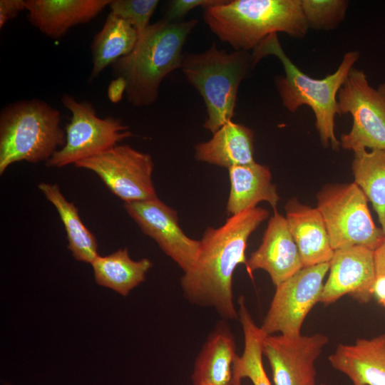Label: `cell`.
Wrapping results in <instances>:
<instances>
[{
	"label": "cell",
	"mask_w": 385,
	"mask_h": 385,
	"mask_svg": "<svg viewBox=\"0 0 385 385\" xmlns=\"http://www.w3.org/2000/svg\"><path fill=\"white\" fill-rule=\"evenodd\" d=\"M268 216L267 210L256 207L230 216L218 227L207 228L194 265L180 279L183 295L190 303L212 307L223 319H238L232 292L234 271L238 265H246L247 240Z\"/></svg>",
	"instance_id": "1"
},
{
	"label": "cell",
	"mask_w": 385,
	"mask_h": 385,
	"mask_svg": "<svg viewBox=\"0 0 385 385\" xmlns=\"http://www.w3.org/2000/svg\"><path fill=\"white\" fill-rule=\"evenodd\" d=\"M197 24V19L171 22L163 18L138 36L130 53L112 64L115 78L126 82L125 96L133 106L156 101L163 79L181 68L183 46Z\"/></svg>",
	"instance_id": "2"
},
{
	"label": "cell",
	"mask_w": 385,
	"mask_h": 385,
	"mask_svg": "<svg viewBox=\"0 0 385 385\" xmlns=\"http://www.w3.org/2000/svg\"><path fill=\"white\" fill-rule=\"evenodd\" d=\"M203 19L220 40L247 52L272 34L302 38L309 29L301 0H223L204 8Z\"/></svg>",
	"instance_id": "3"
},
{
	"label": "cell",
	"mask_w": 385,
	"mask_h": 385,
	"mask_svg": "<svg viewBox=\"0 0 385 385\" xmlns=\"http://www.w3.org/2000/svg\"><path fill=\"white\" fill-rule=\"evenodd\" d=\"M268 55H274L281 61L284 76L277 78L276 85L283 106L290 112L307 105L313 111L316 128L324 146L338 149L340 142L334 133V118L339 114L337 94L359 56L358 51L344 54L337 71L322 79L313 78L301 70L284 52L277 38L272 34L253 49L251 59L253 67Z\"/></svg>",
	"instance_id": "4"
},
{
	"label": "cell",
	"mask_w": 385,
	"mask_h": 385,
	"mask_svg": "<svg viewBox=\"0 0 385 385\" xmlns=\"http://www.w3.org/2000/svg\"><path fill=\"white\" fill-rule=\"evenodd\" d=\"M60 112L34 98L4 106L0 113V175L19 161L47 162L66 143Z\"/></svg>",
	"instance_id": "5"
},
{
	"label": "cell",
	"mask_w": 385,
	"mask_h": 385,
	"mask_svg": "<svg viewBox=\"0 0 385 385\" xmlns=\"http://www.w3.org/2000/svg\"><path fill=\"white\" fill-rule=\"evenodd\" d=\"M252 68L247 51L228 53L215 42L204 52L184 53L180 69L204 101L205 129L214 133L232 120L240 85Z\"/></svg>",
	"instance_id": "6"
},
{
	"label": "cell",
	"mask_w": 385,
	"mask_h": 385,
	"mask_svg": "<svg viewBox=\"0 0 385 385\" xmlns=\"http://www.w3.org/2000/svg\"><path fill=\"white\" fill-rule=\"evenodd\" d=\"M317 199L334 250L359 246L375 251L385 240L373 221L367 197L355 183L325 185Z\"/></svg>",
	"instance_id": "7"
},
{
	"label": "cell",
	"mask_w": 385,
	"mask_h": 385,
	"mask_svg": "<svg viewBox=\"0 0 385 385\" xmlns=\"http://www.w3.org/2000/svg\"><path fill=\"white\" fill-rule=\"evenodd\" d=\"M61 102L71 113L65 128L66 143L46 162L48 167L62 168L102 153L133 135L118 118H99L91 103L79 102L64 94Z\"/></svg>",
	"instance_id": "8"
},
{
	"label": "cell",
	"mask_w": 385,
	"mask_h": 385,
	"mask_svg": "<svg viewBox=\"0 0 385 385\" xmlns=\"http://www.w3.org/2000/svg\"><path fill=\"white\" fill-rule=\"evenodd\" d=\"M339 115L350 113V131L342 134L340 145L354 152L385 150V82L371 86L363 71L352 68L337 94Z\"/></svg>",
	"instance_id": "9"
},
{
	"label": "cell",
	"mask_w": 385,
	"mask_h": 385,
	"mask_svg": "<svg viewBox=\"0 0 385 385\" xmlns=\"http://www.w3.org/2000/svg\"><path fill=\"white\" fill-rule=\"evenodd\" d=\"M75 165L95 173L125 203L158 197L152 180V157L128 145H117Z\"/></svg>",
	"instance_id": "10"
},
{
	"label": "cell",
	"mask_w": 385,
	"mask_h": 385,
	"mask_svg": "<svg viewBox=\"0 0 385 385\" xmlns=\"http://www.w3.org/2000/svg\"><path fill=\"white\" fill-rule=\"evenodd\" d=\"M329 262L304 267L276 287L270 308L260 327L268 335L301 334L303 322L319 301Z\"/></svg>",
	"instance_id": "11"
},
{
	"label": "cell",
	"mask_w": 385,
	"mask_h": 385,
	"mask_svg": "<svg viewBox=\"0 0 385 385\" xmlns=\"http://www.w3.org/2000/svg\"><path fill=\"white\" fill-rule=\"evenodd\" d=\"M328 342L321 333L266 334L262 354L271 367L274 385H316L315 362Z\"/></svg>",
	"instance_id": "12"
},
{
	"label": "cell",
	"mask_w": 385,
	"mask_h": 385,
	"mask_svg": "<svg viewBox=\"0 0 385 385\" xmlns=\"http://www.w3.org/2000/svg\"><path fill=\"white\" fill-rule=\"evenodd\" d=\"M123 206L141 231L154 240L183 272L194 265L200 242L184 233L174 209L158 197L124 203Z\"/></svg>",
	"instance_id": "13"
},
{
	"label": "cell",
	"mask_w": 385,
	"mask_h": 385,
	"mask_svg": "<svg viewBox=\"0 0 385 385\" xmlns=\"http://www.w3.org/2000/svg\"><path fill=\"white\" fill-rule=\"evenodd\" d=\"M329 272L319 302L330 304L349 294L360 303H367L374 296V251L359 246L336 250Z\"/></svg>",
	"instance_id": "14"
},
{
	"label": "cell",
	"mask_w": 385,
	"mask_h": 385,
	"mask_svg": "<svg viewBox=\"0 0 385 385\" xmlns=\"http://www.w3.org/2000/svg\"><path fill=\"white\" fill-rule=\"evenodd\" d=\"M245 266L251 277L256 270L266 271L275 287L304 267L287 220L277 210L268 222L261 245Z\"/></svg>",
	"instance_id": "15"
},
{
	"label": "cell",
	"mask_w": 385,
	"mask_h": 385,
	"mask_svg": "<svg viewBox=\"0 0 385 385\" xmlns=\"http://www.w3.org/2000/svg\"><path fill=\"white\" fill-rule=\"evenodd\" d=\"M111 0H25L29 21L53 39L97 16Z\"/></svg>",
	"instance_id": "16"
},
{
	"label": "cell",
	"mask_w": 385,
	"mask_h": 385,
	"mask_svg": "<svg viewBox=\"0 0 385 385\" xmlns=\"http://www.w3.org/2000/svg\"><path fill=\"white\" fill-rule=\"evenodd\" d=\"M328 360L353 385H385V334L339 344Z\"/></svg>",
	"instance_id": "17"
},
{
	"label": "cell",
	"mask_w": 385,
	"mask_h": 385,
	"mask_svg": "<svg viewBox=\"0 0 385 385\" xmlns=\"http://www.w3.org/2000/svg\"><path fill=\"white\" fill-rule=\"evenodd\" d=\"M286 219L297 245L304 267L329 262L332 249L324 219L317 208H312L294 197L285 206Z\"/></svg>",
	"instance_id": "18"
},
{
	"label": "cell",
	"mask_w": 385,
	"mask_h": 385,
	"mask_svg": "<svg viewBox=\"0 0 385 385\" xmlns=\"http://www.w3.org/2000/svg\"><path fill=\"white\" fill-rule=\"evenodd\" d=\"M230 190L226 210L235 215L266 201L277 210L279 197L269 168L256 162L228 169Z\"/></svg>",
	"instance_id": "19"
},
{
	"label": "cell",
	"mask_w": 385,
	"mask_h": 385,
	"mask_svg": "<svg viewBox=\"0 0 385 385\" xmlns=\"http://www.w3.org/2000/svg\"><path fill=\"white\" fill-rule=\"evenodd\" d=\"M212 134L211 139L195 146L197 160L227 169L255 162L254 134L249 128L231 120Z\"/></svg>",
	"instance_id": "20"
},
{
	"label": "cell",
	"mask_w": 385,
	"mask_h": 385,
	"mask_svg": "<svg viewBox=\"0 0 385 385\" xmlns=\"http://www.w3.org/2000/svg\"><path fill=\"white\" fill-rule=\"evenodd\" d=\"M237 356L232 332L226 325H219L196 359L193 385H233L232 366Z\"/></svg>",
	"instance_id": "21"
},
{
	"label": "cell",
	"mask_w": 385,
	"mask_h": 385,
	"mask_svg": "<svg viewBox=\"0 0 385 385\" xmlns=\"http://www.w3.org/2000/svg\"><path fill=\"white\" fill-rule=\"evenodd\" d=\"M96 282L111 289L123 297L145 279L152 267L148 258L133 260L126 247L120 248L106 255H98L91 264Z\"/></svg>",
	"instance_id": "22"
},
{
	"label": "cell",
	"mask_w": 385,
	"mask_h": 385,
	"mask_svg": "<svg viewBox=\"0 0 385 385\" xmlns=\"http://www.w3.org/2000/svg\"><path fill=\"white\" fill-rule=\"evenodd\" d=\"M138 39V34L130 24L110 12L91 46L92 69L89 81L108 66L130 53Z\"/></svg>",
	"instance_id": "23"
},
{
	"label": "cell",
	"mask_w": 385,
	"mask_h": 385,
	"mask_svg": "<svg viewBox=\"0 0 385 385\" xmlns=\"http://www.w3.org/2000/svg\"><path fill=\"white\" fill-rule=\"evenodd\" d=\"M38 189L56 207L63 224L68 239V249L76 260L90 263L99 255L95 235L83 223L78 210L68 201L56 184L41 183Z\"/></svg>",
	"instance_id": "24"
},
{
	"label": "cell",
	"mask_w": 385,
	"mask_h": 385,
	"mask_svg": "<svg viewBox=\"0 0 385 385\" xmlns=\"http://www.w3.org/2000/svg\"><path fill=\"white\" fill-rule=\"evenodd\" d=\"M238 302V319L244 334V349L233 363V385H241L243 379H249L253 385H272L262 362V341L266 334L255 323L244 297H241Z\"/></svg>",
	"instance_id": "25"
},
{
	"label": "cell",
	"mask_w": 385,
	"mask_h": 385,
	"mask_svg": "<svg viewBox=\"0 0 385 385\" xmlns=\"http://www.w3.org/2000/svg\"><path fill=\"white\" fill-rule=\"evenodd\" d=\"M354 153V183L371 202L385 233V150L361 149Z\"/></svg>",
	"instance_id": "26"
},
{
	"label": "cell",
	"mask_w": 385,
	"mask_h": 385,
	"mask_svg": "<svg viewBox=\"0 0 385 385\" xmlns=\"http://www.w3.org/2000/svg\"><path fill=\"white\" fill-rule=\"evenodd\" d=\"M308 26L329 30L344 19L348 1L344 0H301Z\"/></svg>",
	"instance_id": "27"
},
{
	"label": "cell",
	"mask_w": 385,
	"mask_h": 385,
	"mask_svg": "<svg viewBox=\"0 0 385 385\" xmlns=\"http://www.w3.org/2000/svg\"><path fill=\"white\" fill-rule=\"evenodd\" d=\"M158 3L157 0H111L108 6L112 14L130 24L139 36L150 25Z\"/></svg>",
	"instance_id": "28"
},
{
	"label": "cell",
	"mask_w": 385,
	"mask_h": 385,
	"mask_svg": "<svg viewBox=\"0 0 385 385\" xmlns=\"http://www.w3.org/2000/svg\"><path fill=\"white\" fill-rule=\"evenodd\" d=\"M223 0H173L168 4L164 19L171 22L181 21L189 11L200 6L202 9L220 4Z\"/></svg>",
	"instance_id": "29"
},
{
	"label": "cell",
	"mask_w": 385,
	"mask_h": 385,
	"mask_svg": "<svg viewBox=\"0 0 385 385\" xmlns=\"http://www.w3.org/2000/svg\"><path fill=\"white\" fill-rule=\"evenodd\" d=\"M26 9L25 0L0 1V29Z\"/></svg>",
	"instance_id": "30"
},
{
	"label": "cell",
	"mask_w": 385,
	"mask_h": 385,
	"mask_svg": "<svg viewBox=\"0 0 385 385\" xmlns=\"http://www.w3.org/2000/svg\"><path fill=\"white\" fill-rule=\"evenodd\" d=\"M126 82L120 77L113 79L108 87V97L114 103L120 102L123 95L125 93Z\"/></svg>",
	"instance_id": "31"
},
{
	"label": "cell",
	"mask_w": 385,
	"mask_h": 385,
	"mask_svg": "<svg viewBox=\"0 0 385 385\" xmlns=\"http://www.w3.org/2000/svg\"><path fill=\"white\" fill-rule=\"evenodd\" d=\"M374 263L376 276L385 275V240L374 251Z\"/></svg>",
	"instance_id": "32"
},
{
	"label": "cell",
	"mask_w": 385,
	"mask_h": 385,
	"mask_svg": "<svg viewBox=\"0 0 385 385\" xmlns=\"http://www.w3.org/2000/svg\"><path fill=\"white\" fill-rule=\"evenodd\" d=\"M373 294L378 302L385 307V275L376 276L373 287Z\"/></svg>",
	"instance_id": "33"
},
{
	"label": "cell",
	"mask_w": 385,
	"mask_h": 385,
	"mask_svg": "<svg viewBox=\"0 0 385 385\" xmlns=\"http://www.w3.org/2000/svg\"><path fill=\"white\" fill-rule=\"evenodd\" d=\"M319 385H327V384H319Z\"/></svg>",
	"instance_id": "34"
},
{
	"label": "cell",
	"mask_w": 385,
	"mask_h": 385,
	"mask_svg": "<svg viewBox=\"0 0 385 385\" xmlns=\"http://www.w3.org/2000/svg\"><path fill=\"white\" fill-rule=\"evenodd\" d=\"M4 385H10V384H5Z\"/></svg>",
	"instance_id": "35"
}]
</instances>
